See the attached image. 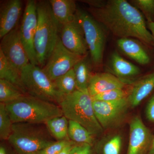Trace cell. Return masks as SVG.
<instances>
[{"label":"cell","mask_w":154,"mask_h":154,"mask_svg":"<svg viewBox=\"0 0 154 154\" xmlns=\"http://www.w3.org/2000/svg\"><path fill=\"white\" fill-rule=\"evenodd\" d=\"M88 3L91 15L113 35L120 38L134 37L154 46L153 37L142 14L125 0H110L105 2L84 1Z\"/></svg>","instance_id":"1"},{"label":"cell","mask_w":154,"mask_h":154,"mask_svg":"<svg viewBox=\"0 0 154 154\" xmlns=\"http://www.w3.org/2000/svg\"><path fill=\"white\" fill-rule=\"evenodd\" d=\"M5 104L13 123L45 124L51 119L63 115L59 105L29 95Z\"/></svg>","instance_id":"2"},{"label":"cell","mask_w":154,"mask_h":154,"mask_svg":"<svg viewBox=\"0 0 154 154\" xmlns=\"http://www.w3.org/2000/svg\"><path fill=\"white\" fill-rule=\"evenodd\" d=\"M38 23L34 47L38 66L46 64L60 37L61 26L53 14L49 2H36Z\"/></svg>","instance_id":"3"},{"label":"cell","mask_w":154,"mask_h":154,"mask_svg":"<svg viewBox=\"0 0 154 154\" xmlns=\"http://www.w3.org/2000/svg\"><path fill=\"white\" fill-rule=\"evenodd\" d=\"M45 124L14 123L8 141L18 154H36L56 141Z\"/></svg>","instance_id":"4"},{"label":"cell","mask_w":154,"mask_h":154,"mask_svg":"<svg viewBox=\"0 0 154 154\" xmlns=\"http://www.w3.org/2000/svg\"><path fill=\"white\" fill-rule=\"evenodd\" d=\"M59 105L68 119L79 123L94 136L103 132V128L94 113L93 99L89 93L77 90L64 96Z\"/></svg>","instance_id":"5"},{"label":"cell","mask_w":154,"mask_h":154,"mask_svg":"<svg viewBox=\"0 0 154 154\" xmlns=\"http://www.w3.org/2000/svg\"><path fill=\"white\" fill-rule=\"evenodd\" d=\"M22 84L28 95L59 105L64 95L38 66L29 63L21 72Z\"/></svg>","instance_id":"6"},{"label":"cell","mask_w":154,"mask_h":154,"mask_svg":"<svg viewBox=\"0 0 154 154\" xmlns=\"http://www.w3.org/2000/svg\"><path fill=\"white\" fill-rule=\"evenodd\" d=\"M76 16L85 32L91 63L95 67H99L102 64L105 49L104 30L101 24L85 11L78 9Z\"/></svg>","instance_id":"7"},{"label":"cell","mask_w":154,"mask_h":154,"mask_svg":"<svg viewBox=\"0 0 154 154\" xmlns=\"http://www.w3.org/2000/svg\"><path fill=\"white\" fill-rule=\"evenodd\" d=\"M85 57L78 55L67 49L59 37L47 62L42 69L49 79L54 81L73 69Z\"/></svg>","instance_id":"8"},{"label":"cell","mask_w":154,"mask_h":154,"mask_svg":"<svg viewBox=\"0 0 154 154\" xmlns=\"http://www.w3.org/2000/svg\"><path fill=\"white\" fill-rule=\"evenodd\" d=\"M94 113L103 129L115 127L122 122L130 106L127 97L112 101L93 100Z\"/></svg>","instance_id":"9"},{"label":"cell","mask_w":154,"mask_h":154,"mask_svg":"<svg viewBox=\"0 0 154 154\" xmlns=\"http://www.w3.org/2000/svg\"><path fill=\"white\" fill-rule=\"evenodd\" d=\"M37 23L36 2L33 0H28L26 2L20 26V36L30 63L38 66L34 47Z\"/></svg>","instance_id":"10"},{"label":"cell","mask_w":154,"mask_h":154,"mask_svg":"<svg viewBox=\"0 0 154 154\" xmlns=\"http://www.w3.org/2000/svg\"><path fill=\"white\" fill-rule=\"evenodd\" d=\"M0 50L6 59L19 72L30 63L20 36V27L17 25L1 38Z\"/></svg>","instance_id":"11"},{"label":"cell","mask_w":154,"mask_h":154,"mask_svg":"<svg viewBox=\"0 0 154 154\" xmlns=\"http://www.w3.org/2000/svg\"><path fill=\"white\" fill-rule=\"evenodd\" d=\"M60 35L62 43L71 52L85 57L89 51L85 32L76 14L74 19L61 26Z\"/></svg>","instance_id":"12"},{"label":"cell","mask_w":154,"mask_h":154,"mask_svg":"<svg viewBox=\"0 0 154 154\" xmlns=\"http://www.w3.org/2000/svg\"><path fill=\"white\" fill-rule=\"evenodd\" d=\"M153 136L140 117L135 116L130 123L129 141L127 154H147Z\"/></svg>","instance_id":"13"},{"label":"cell","mask_w":154,"mask_h":154,"mask_svg":"<svg viewBox=\"0 0 154 154\" xmlns=\"http://www.w3.org/2000/svg\"><path fill=\"white\" fill-rule=\"evenodd\" d=\"M22 2L20 0L5 1L0 9V38L16 28L22 13Z\"/></svg>","instance_id":"14"},{"label":"cell","mask_w":154,"mask_h":154,"mask_svg":"<svg viewBox=\"0 0 154 154\" xmlns=\"http://www.w3.org/2000/svg\"><path fill=\"white\" fill-rule=\"evenodd\" d=\"M126 83L120 78L109 73L92 75L89 82L88 91L91 97L106 91L124 88Z\"/></svg>","instance_id":"15"},{"label":"cell","mask_w":154,"mask_h":154,"mask_svg":"<svg viewBox=\"0 0 154 154\" xmlns=\"http://www.w3.org/2000/svg\"><path fill=\"white\" fill-rule=\"evenodd\" d=\"M154 89V71L135 83L127 97L130 106L137 107Z\"/></svg>","instance_id":"16"},{"label":"cell","mask_w":154,"mask_h":154,"mask_svg":"<svg viewBox=\"0 0 154 154\" xmlns=\"http://www.w3.org/2000/svg\"><path fill=\"white\" fill-rule=\"evenodd\" d=\"M117 44L125 55L140 64L146 65L151 62L148 53L136 40L129 38H120L117 40Z\"/></svg>","instance_id":"17"},{"label":"cell","mask_w":154,"mask_h":154,"mask_svg":"<svg viewBox=\"0 0 154 154\" xmlns=\"http://www.w3.org/2000/svg\"><path fill=\"white\" fill-rule=\"evenodd\" d=\"M53 14L61 27L74 19L77 10L75 2L73 0H50Z\"/></svg>","instance_id":"18"},{"label":"cell","mask_w":154,"mask_h":154,"mask_svg":"<svg viewBox=\"0 0 154 154\" xmlns=\"http://www.w3.org/2000/svg\"><path fill=\"white\" fill-rule=\"evenodd\" d=\"M0 79L6 80L12 83L25 95H28L22 83L21 72L9 62L1 50H0Z\"/></svg>","instance_id":"19"},{"label":"cell","mask_w":154,"mask_h":154,"mask_svg":"<svg viewBox=\"0 0 154 154\" xmlns=\"http://www.w3.org/2000/svg\"><path fill=\"white\" fill-rule=\"evenodd\" d=\"M110 65L113 72L119 77L134 76L140 73L137 66L124 59L116 51L111 55Z\"/></svg>","instance_id":"20"},{"label":"cell","mask_w":154,"mask_h":154,"mask_svg":"<svg viewBox=\"0 0 154 154\" xmlns=\"http://www.w3.org/2000/svg\"><path fill=\"white\" fill-rule=\"evenodd\" d=\"M88 57L87 56L83 58L73 67L77 90L85 93H89L88 85L92 75L91 72V64Z\"/></svg>","instance_id":"21"},{"label":"cell","mask_w":154,"mask_h":154,"mask_svg":"<svg viewBox=\"0 0 154 154\" xmlns=\"http://www.w3.org/2000/svg\"><path fill=\"white\" fill-rule=\"evenodd\" d=\"M45 124L51 134L56 140H70L68 135L69 120L64 116L51 119Z\"/></svg>","instance_id":"22"},{"label":"cell","mask_w":154,"mask_h":154,"mask_svg":"<svg viewBox=\"0 0 154 154\" xmlns=\"http://www.w3.org/2000/svg\"><path fill=\"white\" fill-rule=\"evenodd\" d=\"M68 135L70 140L77 143H87L93 145L94 136L79 123L69 120Z\"/></svg>","instance_id":"23"},{"label":"cell","mask_w":154,"mask_h":154,"mask_svg":"<svg viewBox=\"0 0 154 154\" xmlns=\"http://www.w3.org/2000/svg\"><path fill=\"white\" fill-rule=\"evenodd\" d=\"M25 95L12 83L6 80L0 79V103L6 104L13 102Z\"/></svg>","instance_id":"24"},{"label":"cell","mask_w":154,"mask_h":154,"mask_svg":"<svg viewBox=\"0 0 154 154\" xmlns=\"http://www.w3.org/2000/svg\"><path fill=\"white\" fill-rule=\"evenodd\" d=\"M53 82L58 91L64 96L71 94L77 90L73 69Z\"/></svg>","instance_id":"25"},{"label":"cell","mask_w":154,"mask_h":154,"mask_svg":"<svg viewBox=\"0 0 154 154\" xmlns=\"http://www.w3.org/2000/svg\"><path fill=\"white\" fill-rule=\"evenodd\" d=\"M14 123L5 105L0 103V138L2 141L8 140L12 133Z\"/></svg>","instance_id":"26"},{"label":"cell","mask_w":154,"mask_h":154,"mask_svg":"<svg viewBox=\"0 0 154 154\" xmlns=\"http://www.w3.org/2000/svg\"><path fill=\"white\" fill-rule=\"evenodd\" d=\"M126 91L123 88H118L106 91L92 97L93 100L100 101H112L128 97Z\"/></svg>","instance_id":"27"},{"label":"cell","mask_w":154,"mask_h":154,"mask_svg":"<svg viewBox=\"0 0 154 154\" xmlns=\"http://www.w3.org/2000/svg\"><path fill=\"white\" fill-rule=\"evenodd\" d=\"M132 2L142 12L147 22H154V0H134Z\"/></svg>","instance_id":"28"},{"label":"cell","mask_w":154,"mask_h":154,"mask_svg":"<svg viewBox=\"0 0 154 154\" xmlns=\"http://www.w3.org/2000/svg\"><path fill=\"white\" fill-rule=\"evenodd\" d=\"M122 145V138L116 135L110 139L103 146V154H120Z\"/></svg>","instance_id":"29"},{"label":"cell","mask_w":154,"mask_h":154,"mask_svg":"<svg viewBox=\"0 0 154 154\" xmlns=\"http://www.w3.org/2000/svg\"><path fill=\"white\" fill-rule=\"evenodd\" d=\"M76 143L71 140H56L36 154H57L69 145Z\"/></svg>","instance_id":"30"},{"label":"cell","mask_w":154,"mask_h":154,"mask_svg":"<svg viewBox=\"0 0 154 154\" xmlns=\"http://www.w3.org/2000/svg\"><path fill=\"white\" fill-rule=\"evenodd\" d=\"M70 154H92V146L87 143H76Z\"/></svg>","instance_id":"31"},{"label":"cell","mask_w":154,"mask_h":154,"mask_svg":"<svg viewBox=\"0 0 154 154\" xmlns=\"http://www.w3.org/2000/svg\"><path fill=\"white\" fill-rule=\"evenodd\" d=\"M146 116L149 121L154 123V94L148 102L146 107Z\"/></svg>","instance_id":"32"},{"label":"cell","mask_w":154,"mask_h":154,"mask_svg":"<svg viewBox=\"0 0 154 154\" xmlns=\"http://www.w3.org/2000/svg\"><path fill=\"white\" fill-rule=\"evenodd\" d=\"M0 154H18L8 140L2 141L0 144Z\"/></svg>","instance_id":"33"},{"label":"cell","mask_w":154,"mask_h":154,"mask_svg":"<svg viewBox=\"0 0 154 154\" xmlns=\"http://www.w3.org/2000/svg\"><path fill=\"white\" fill-rule=\"evenodd\" d=\"M76 143L72 144L69 145L68 146L66 147L63 149L60 152L57 154H70V153L71 151L72 148L73 146Z\"/></svg>","instance_id":"34"},{"label":"cell","mask_w":154,"mask_h":154,"mask_svg":"<svg viewBox=\"0 0 154 154\" xmlns=\"http://www.w3.org/2000/svg\"><path fill=\"white\" fill-rule=\"evenodd\" d=\"M148 28L152 35L154 41V22H147Z\"/></svg>","instance_id":"35"},{"label":"cell","mask_w":154,"mask_h":154,"mask_svg":"<svg viewBox=\"0 0 154 154\" xmlns=\"http://www.w3.org/2000/svg\"><path fill=\"white\" fill-rule=\"evenodd\" d=\"M147 154H154V134Z\"/></svg>","instance_id":"36"}]
</instances>
